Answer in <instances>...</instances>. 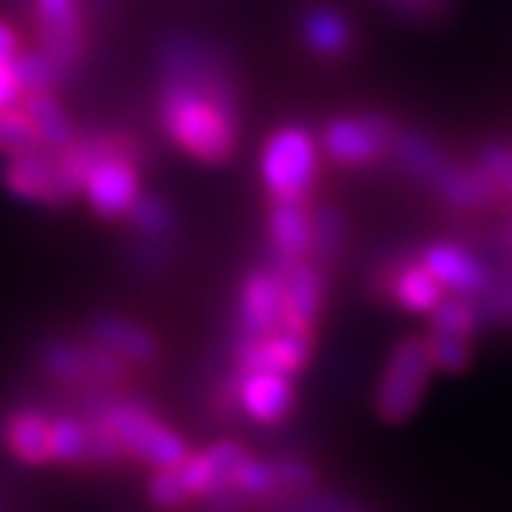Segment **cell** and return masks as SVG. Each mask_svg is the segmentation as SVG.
<instances>
[{
  "label": "cell",
  "mask_w": 512,
  "mask_h": 512,
  "mask_svg": "<svg viewBox=\"0 0 512 512\" xmlns=\"http://www.w3.org/2000/svg\"><path fill=\"white\" fill-rule=\"evenodd\" d=\"M160 126L200 163H225L237 151L239 92L234 72L211 43L174 37L160 55Z\"/></svg>",
  "instance_id": "1"
},
{
  "label": "cell",
  "mask_w": 512,
  "mask_h": 512,
  "mask_svg": "<svg viewBox=\"0 0 512 512\" xmlns=\"http://www.w3.org/2000/svg\"><path fill=\"white\" fill-rule=\"evenodd\" d=\"M248 447L237 439H220L165 470H154L146 493L160 510H177L194 498L234 495V476Z\"/></svg>",
  "instance_id": "2"
},
{
  "label": "cell",
  "mask_w": 512,
  "mask_h": 512,
  "mask_svg": "<svg viewBox=\"0 0 512 512\" xmlns=\"http://www.w3.org/2000/svg\"><path fill=\"white\" fill-rule=\"evenodd\" d=\"M94 419L106 427L123 456L148 464L151 470L174 467L191 453L180 430L134 399H106L94 410Z\"/></svg>",
  "instance_id": "3"
},
{
  "label": "cell",
  "mask_w": 512,
  "mask_h": 512,
  "mask_svg": "<svg viewBox=\"0 0 512 512\" xmlns=\"http://www.w3.org/2000/svg\"><path fill=\"white\" fill-rule=\"evenodd\" d=\"M92 143V165L83 177L80 194L94 208V214L117 220L128 217L131 205L140 200V174L137 160L140 151L131 146L128 137L120 134H94Z\"/></svg>",
  "instance_id": "4"
},
{
  "label": "cell",
  "mask_w": 512,
  "mask_h": 512,
  "mask_svg": "<svg viewBox=\"0 0 512 512\" xmlns=\"http://www.w3.org/2000/svg\"><path fill=\"white\" fill-rule=\"evenodd\" d=\"M319 171V146L302 126H282L265 140L259 177L271 200H308Z\"/></svg>",
  "instance_id": "5"
},
{
  "label": "cell",
  "mask_w": 512,
  "mask_h": 512,
  "mask_svg": "<svg viewBox=\"0 0 512 512\" xmlns=\"http://www.w3.org/2000/svg\"><path fill=\"white\" fill-rule=\"evenodd\" d=\"M430 373H433V362L427 353V342L421 336L402 339L390 353L379 379V390H376L379 416L390 424H402L410 419L427 393Z\"/></svg>",
  "instance_id": "6"
},
{
  "label": "cell",
  "mask_w": 512,
  "mask_h": 512,
  "mask_svg": "<svg viewBox=\"0 0 512 512\" xmlns=\"http://www.w3.org/2000/svg\"><path fill=\"white\" fill-rule=\"evenodd\" d=\"M37 46L52 57L69 80L86 49V23L80 0H32Z\"/></svg>",
  "instance_id": "7"
},
{
  "label": "cell",
  "mask_w": 512,
  "mask_h": 512,
  "mask_svg": "<svg viewBox=\"0 0 512 512\" xmlns=\"http://www.w3.org/2000/svg\"><path fill=\"white\" fill-rule=\"evenodd\" d=\"M40 367L63 384L77 387H109L126 379V362L111 356L94 342H66L55 339L40 350Z\"/></svg>",
  "instance_id": "8"
},
{
  "label": "cell",
  "mask_w": 512,
  "mask_h": 512,
  "mask_svg": "<svg viewBox=\"0 0 512 512\" xmlns=\"http://www.w3.org/2000/svg\"><path fill=\"white\" fill-rule=\"evenodd\" d=\"M396 140L393 126L382 117H336L322 131V151L333 163L359 168L376 163Z\"/></svg>",
  "instance_id": "9"
},
{
  "label": "cell",
  "mask_w": 512,
  "mask_h": 512,
  "mask_svg": "<svg viewBox=\"0 0 512 512\" xmlns=\"http://www.w3.org/2000/svg\"><path fill=\"white\" fill-rule=\"evenodd\" d=\"M3 183L9 185V191L18 194L20 200L46 202V205H63L77 197L72 185L66 183L52 148L12 154L3 168Z\"/></svg>",
  "instance_id": "10"
},
{
  "label": "cell",
  "mask_w": 512,
  "mask_h": 512,
  "mask_svg": "<svg viewBox=\"0 0 512 512\" xmlns=\"http://www.w3.org/2000/svg\"><path fill=\"white\" fill-rule=\"evenodd\" d=\"M237 325L239 339H259L285 328V291L274 268H256L242 279Z\"/></svg>",
  "instance_id": "11"
},
{
  "label": "cell",
  "mask_w": 512,
  "mask_h": 512,
  "mask_svg": "<svg viewBox=\"0 0 512 512\" xmlns=\"http://www.w3.org/2000/svg\"><path fill=\"white\" fill-rule=\"evenodd\" d=\"M49 444H52V461L57 464H114L123 456L120 447L114 444L106 427L94 419H80V416H57L52 419L49 430Z\"/></svg>",
  "instance_id": "12"
},
{
  "label": "cell",
  "mask_w": 512,
  "mask_h": 512,
  "mask_svg": "<svg viewBox=\"0 0 512 512\" xmlns=\"http://www.w3.org/2000/svg\"><path fill=\"white\" fill-rule=\"evenodd\" d=\"M231 396L245 419L256 424H279L293 410L296 390L291 376L268 370H239L231 382Z\"/></svg>",
  "instance_id": "13"
},
{
  "label": "cell",
  "mask_w": 512,
  "mask_h": 512,
  "mask_svg": "<svg viewBox=\"0 0 512 512\" xmlns=\"http://www.w3.org/2000/svg\"><path fill=\"white\" fill-rule=\"evenodd\" d=\"M313 339L308 330L279 328L259 339H239L237 367L239 370H268L282 376H296L308 365Z\"/></svg>",
  "instance_id": "14"
},
{
  "label": "cell",
  "mask_w": 512,
  "mask_h": 512,
  "mask_svg": "<svg viewBox=\"0 0 512 512\" xmlns=\"http://www.w3.org/2000/svg\"><path fill=\"white\" fill-rule=\"evenodd\" d=\"M313 481V467L302 458H242L234 476V493L248 498H274V495L302 493Z\"/></svg>",
  "instance_id": "15"
},
{
  "label": "cell",
  "mask_w": 512,
  "mask_h": 512,
  "mask_svg": "<svg viewBox=\"0 0 512 512\" xmlns=\"http://www.w3.org/2000/svg\"><path fill=\"white\" fill-rule=\"evenodd\" d=\"M274 271L282 276L285 291V328L308 330L316 325L325 305V276L311 256L274 262Z\"/></svg>",
  "instance_id": "16"
},
{
  "label": "cell",
  "mask_w": 512,
  "mask_h": 512,
  "mask_svg": "<svg viewBox=\"0 0 512 512\" xmlns=\"http://www.w3.org/2000/svg\"><path fill=\"white\" fill-rule=\"evenodd\" d=\"M421 265L444 291L456 296H481L490 288V271L476 254L458 242H433L421 251Z\"/></svg>",
  "instance_id": "17"
},
{
  "label": "cell",
  "mask_w": 512,
  "mask_h": 512,
  "mask_svg": "<svg viewBox=\"0 0 512 512\" xmlns=\"http://www.w3.org/2000/svg\"><path fill=\"white\" fill-rule=\"evenodd\" d=\"M89 342L97 348L109 350L126 365H154L160 359V342L157 336L143 325L123 319V316H94L89 322Z\"/></svg>",
  "instance_id": "18"
},
{
  "label": "cell",
  "mask_w": 512,
  "mask_h": 512,
  "mask_svg": "<svg viewBox=\"0 0 512 512\" xmlns=\"http://www.w3.org/2000/svg\"><path fill=\"white\" fill-rule=\"evenodd\" d=\"M313 211L305 200H274L268 208V239L274 262L311 256Z\"/></svg>",
  "instance_id": "19"
},
{
  "label": "cell",
  "mask_w": 512,
  "mask_h": 512,
  "mask_svg": "<svg viewBox=\"0 0 512 512\" xmlns=\"http://www.w3.org/2000/svg\"><path fill=\"white\" fill-rule=\"evenodd\" d=\"M49 430H52V419L46 413L20 407L3 424V441L18 461L29 467H40V464H52Z\"/></svg>",
  "instance_id": "20"
},
{
  "label": "cell",
  "mask_w": 512,
  "mask_h": 512,
  "mask_svg": "<svg viewBox=\"0 0 512 512\" xmlns=\"http://www.w3.org/2000/svg\"><path fill=\"white\" fill-rule=\"evenodd\" d=\"M20 109L26 111V117L32 120L37 140L43 148L60 151V148H66L77 140V126L69 117V111L63 109V103L57 100L55 89L20 94Z\"/></svg>",
  "instance_id": "21"
},
{
  "label": "cell",
  "mask_w": 512,
  "mask_h": 512,
  "mask_svg": "<svg viewBox=\"0 0 512 512\" xmlns=\"http://www.w3.org/2000/svg\"><path fill=\"white\" fill-rule=\"evenodd\" d=\"M436 194L453 208H487L495 200L501 185L490 180L481 168H464V165H444L439 180L433 183Z\"/></svg>",
  "instance_id": "22"
},
{
  "label": "cell",
  "mask_w": 512,
  "mask_h": 512,
  "mask_svg": "<svg viewBox=\"0 0 512 512\" xmlns=\"http://www.w3.org/2000/svg\"><path fill=\"white\" fill-rule=\"evenodd\" d=\"M387 293L393 296L396 305H402L410 313H430L444 299V288L427 274L421 262L396 268L387 279Z\"/></svg>",
  "instance_id": "23"
},
{
  "label": "cell",
  "mask_w": 512,
  "mask_h": 512,
  "mask_svg": "<svg viewBox=\"0 0 512 512\" xmlns=\"http://www.w3.org/2000/svg\"><path fill=\"white\" fill-rule=\"evenodd\" d=\"M302 37L308 49L319 57H339L345 55L353 43V29L339 12L333 9H313L302 23Z\"/></svg>",
  "instance_id": "24"
},
{
  "label": "cell",
  "mask_w": 512,
  "mask_h": 512,
  "mask_svg": "<svg viewBox=\"0 0 512 512\" xmlns=\"http://www.w3.org/2000/svg\"><path fill=\"white\" fill-rule=\"evenodd\" d=\"M390 148L396 151L404 171L427 185L436 183L439 174L444 171V165H447L439 148L433 146L430 140H424L421 134H396V140H393Z\"/></svg>",
  "instance_id": "25"
},
{
  "label": "cell",
  "mask_w": 512,
  "mask_h": 512,
  "mask_svg": "<svg viewBox=\"0 0 512 512\" xmlns=\"http://www.w3.org/2000/svg\"><path fill=\"white\" fill-rule=\"evenodd\" d=\"M476 302L470 296H444L439 305L430 311V333L453 336V339H473L478 328Z\"/></svg>",
  "instance_id": "26"
},
{
  "label": "cell",
  "mask_w": 512,
  "mask_h": 512,
  "mask_svg": "<svg viewBox=\"0 0 512 512\" xmlns=\"http://www.w3.org/2000/svg\"><path fill=\"white\" fill-rule=\"evenodd\" d=\"M9 69L18 80L20 94L40 92V89H57L60 83H66L63 72L57 69V63L46 55L43 49H20L12 57Z\"/></svg>",
  "instance_id": "27"
},
{
  "label": "cell",
  "mask_w": 512,
  "mask_h": 512,
  "mask_svg": "<svg viewBox=\"0 0 512 512\" xmlns=\"http://www.w3.org/2000/svg\"><path fill=\"white\" fill-rule=\"evenodd\" d=\"M348 239V222L336 208H316L313 211V237H311V259L322 268L325 262L336 259L345 248Z\"/></svg>",
  "instance_id": "28"
},
{
  "label": "cell",
  "mask_w": 512,
  "mask_h": 512,
  "mask_svg": "<svg viewBox=\"0 0 512 512\" xmlns=\"http://www.w3.org/2000/svg\"><path fill=\"white\" fill-rule=\"evenodd\" d=\"M35 148L43 146L37 140L32 120L20 109V103L0 111V151L6 157H12V154H23V151H35Z\"/></svg>",
  "instance_id": "29"
},
{
  "label": "cell",
  "mask_w": 512,
  "mask_h": 512,
  "mask_svg": "<svg viewBox=\"0 0 512 512\" xmlns=\"http://www.w3.org/2000/svg\"><path fill=\"white\" fill-rule=\"evenodd\" d=\"M128 217L134 222V228L148 239H163L171 234V228H174V214H171V205L160 197H154V194H148L143 197L140 194V200L131 205V211H128Z\"/></svg>",
  "instance_id": "30"
},
{
  "label": "cell",
  "mask_w": 512,
  "mask_h": 512,
  "mask_svg": "<svg viewBox=\"0 0 512 512\" xmlns=\"http://www.w3.org/2000/svg\"><path fill=\"white\" fill-rule=\"evenodd\" d=\"M424 342H427L433 370H441V373H461L473 359V339H453V336L430 333Z\"/></svg>",
  "instance_id": "31"
},
{
  "label": "cell",
  "mask_w": 512,
  "mask_h": 512,
  "mask_svg": "<svg viewBox=\"0 0 512 512\" xmlns=\"http://www.w3.org/2000/svg\"><path fill=\"white\" fill-rule=\"evenodd\" d=\"M478 168L495 180L498 185H504L512 174V146L510 143H490L481 148L478 154Z\"/></svg>",
  "instance_id": "32"
},
{
  "label": "cell",
  "mask_w": 512,
  "mask_h": 512,
  "mask_svg": "<svg viewBox=\"0 0 512 512\" xmlns=\"http://www.w3.org/2000/svg\"><path fill=\"white\" fill-rule=\"evenodd\" d=\"M20 103V86L15 74L9 69V63H0V111Z\"/></svg>",
  "instance_id": "33"
},
{
  "label": "cell",
  "mask_w": 512,
  "mask_h": 512,
  "mask_svg": "<svg viewBox=\"0 0 512 512\" xmlns=\"http://www.w3.org/2000/svg\"><path fill=\"white\" fill-rule=\"evenodd\" d=\"M487 313H493L495 319H512V282L487 293Z\"/></svg>",
  "instance_id": "34"
},
{
  "label": "cell",
  "mask_w": 512,
  "mask_h": 512,
  "mask_svg": "<svg viewBox=\"0 0 512 512\" xmlns=\"http://www.w3.org/2000/svg\"><path fill=\"white\" fill-rule=\"evenodd\" d=\"M20 52V37L18 32L6 23V20H0V63H12V57Z\"/></svg>",
  "instance_id": "35"
},
{
  "label": "cell",
  "mask_w": 512,
  "mask_h": 512,
  "mask_svg": "<svg viewBox=\"0 0 512 512\" xmlns=\"http://www.w3.org/2000/svg\"><path fill=\"white\" fill-rule=\"evenodd\" d=\"M396 6H402L404 12H413V15H427L430 9H436L441 0H393Z\"/></svg>",
  "instance_id": "36"
},
{
  "label": "cell",
  "mask_w": 512,
  "mask_h": 512,
  "mask_svg": "<svg viewBox=\"0 0 512 512\" xmlns=\"http://www.w3.org/2000/svg\"><path fill=\"white\" fill-rule=\"evenodd\" d=\"M504 188H507V191H510V194H512V174H510V180L504 183Z\"/></svg>",
  "instance_id": "37"
}]
</instances>
